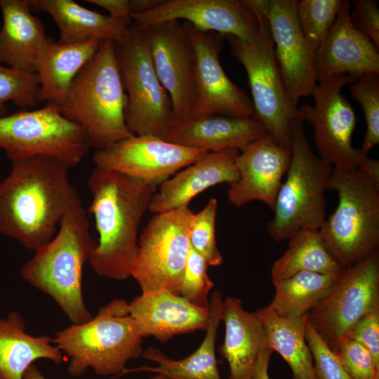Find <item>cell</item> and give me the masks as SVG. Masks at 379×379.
Listing matches in <instances>:
<instances>
[{"label":"cell","instance_id":"cell-1","mask_svg":"<svg viewBox=\"0 0 379 379\" xmlns=\"http://www.w3.org/2000/svg\"><path fill=\"white\" fill-rule=\"evenodd\" d=\"M11 163L10 173L0 182V234L36 251L82 201L69 180V168L58 159L35 156Z\"/></svg>","mask_w":379,"mask_h":379},{"label":"cell","instance_id":"cell-2","mask_svg":"<svg viewBox=\"0 0 379 379\" xmlns=\"http://www.w3.org/2000/svg\"><path fill=\"white\" fill-rule=\"evenodd\" d=\"M86 184L98 234L88 262L100 277L125 280L131 277L141 220L159 185L98 166Z\"/></svg>","mask_w":379,"mask_h":379},{"label":"cell","instance_id":"cell-3","mask_svg":"<svg viewBox=\"0 0 379 379\" xmlns=\"http://www.w3.org/2000/svg\"><path fill=\"white\" fill-rule=\"evenodd\" d=\"M89 228L81 202L65 214L53 238L20 270L23 279L51 296L73 324L93 317L82 293L83 267L96 244Z\"/></svg>","mask_w":379,"mask_h":379},{"label":"cell","instance_id":"cell-4","mask_svg":"<svg viewBox=\"0 0 379 379\" xmlns=\"http://www.w3.org/2000/svg\"><path fill=\"white\" fill-rule=\"evenodd\" d=\"M126 106L114 42L103 40L74 79L60 112L84 129L91 147L102 151L135 135L126 123Z\"/></svg>","mask_w":379,"mask_h":379},{"label":"cell","instance_id":"cell-5","mask_svg":"<svg viewBox=\"0 0 379 379\" xmlns=\"http://www.w3.org/2000/svg\"><path fill=\"white\" fill-rule=\"evenodd\" d=\"M142 338L128 302L115 299L88 321L58 331L53 343L69 358L72 376L79 377L88 368L107 376L121 375L129 361L142 356Z\"/></svg>","mask_w":379,"mask_h":379},{"label":"cell","instance_id":"cell-6","mask_svg":"<svg viewBox=\"0 0 379 379\" xmlns=\"http://www.w3.org/2000/svg\"><path fill=\"white\" fill-rule=\"evenodd\" d=\"M327 189L337 192L338 204L319 231L345 268L379 247V183L359 168H333Z\"/></svg>","mask_w":379,"mask_h":379},{"label":"cell","instance_id":"cell-7","mask_svg":"<svg viewBox=\"0 0 379 379\" xmlns=\"http://www.w3.org/2000/svg\"><path fill=\"white\" fill-rule=\"evenodd\" d=\"M290 150L286 179L267 226L269 236L277 242L288 240L302 230H319L326 219V192L333 168L313 152L301 119L293 126Z\"/></svg>","mask_w":379,"mask_h":379},{"label":"cell","instance_id":"cell-8","mask_svg":"<svg viewBox=\"0 0 379 379\" xmlns=\"http://www.w3.org/2000/svg\"><path fill=\"white\" fill-rule=\"evenodd\" d=\"M255 15L258 31L253 40L241 41L227 36L232 55L242 64L251 90L255 118L278 144L290 149L292 128L301 119L291 101L279 71L268 22L254 0H241Z\"/></svg>","mask_w":379,"mask_h":379},{"label":"cell","instance_id":"cell-9","mask_svg":"<svg viewBox=\"0 0 379 379\" xmlns=\"http://www.w3.org/2000/svg\"><path fill=\"white\" fill-rule=\"evenodd\" d=\"M354 79L348 74H338L318 83L311 94L314 105L305 104L298 108L300 117L312 126L319 158L338 169L359 168L379 183L378 160L370 158L352 144L356 115L341 92Z\"/></svg>","mask_w":379,"mask_h":379},{"label":"cell","instance_id":"cell-10","mask_svg":"<svg viewBox=\"0 0 379 379\" xmlns=\"http://www.w3.org/2000/svg\"><path fill=\"white\" fill-rule=\"evenodd\" d=\"M91 147L84 129L54 105L0 117V149L11 162L47 156L70 168L81 162Z\"/></svg>","mask_w":379,"mask_h":379},{"label":"cell","instance_id":"cell-11","mask_svg":"<svg viewBox=\"0 0 379 379\" xmlns=\"http://www.w3.org/2000/svg\"><path fill=\"white\" fill-rule=\"evenodd\" d=\"M114 44L126 95L128 128L135 135L165 140L174 124L172 102L156 73L141 29L132 23L128 34Z\"/></svg>","mask_w":379,"mask_h":379},{"label":"cell","instance_id":"cell-12","mask_svg":"<svg viewBox=\"0 0 379 379\" xmlns=\"http://www.w3.org/2000/svg\"><path fill=\"white\" fill-rule=\"evenodd\" d=\"M194 213L185 206L154 214L147 222L131 266V277L142 293L166 291L178 295Z\"/></svg>","mask_w":379,"mask_h":379},{"label":"cell","instance_id":"cell-13","mask_svg":"<svg viewBox=\"0 0 379 379\" xmlns=\"http://www.w3.org/2000/svg\"><path fill=\"white\" fill-rule=\"evenodd\" d=\"M379 307V248L344 268L307 321L334 352L353 326Z\"/></svg>","mask_w":379,"mask_h":379},{"label":"cell","instance_id":"cell-14","mask_svg":"<svg viewBox=\"0 0 379 379\" xmlns=\"http://www.w3.org/2000/svg\"><path fill=\"white\" fill-rule=\"evenodd\" d=\"M138 28L156 73L170 95L173 124L190 118L196 102V56L183 24L171 20Z\"/></svg>","mask_w":379,"mask_h":379},{"label":"cell","instance_id":"cell-15","mask_svg":"<svg viewBox=\"0 0 379 379\" xmlns=\"http://www.w3.org/2000/svg\"><path fill=\"white\" fill-rule=\"evenodd\" d=\"M265 15L287 94L298 107L317 85L315 54L300 29L296 0H254Z\"/></svg>","mask_w":379,"mask_h":379},{"label":"cell","instance_id":"cell-16","mask_svg":"<svg viewBox=\"0 0 379 379\" xmlns=\"http://www.w3.org/2000/svg\"><path fill=\"white\" fill-rule=\"evenodd\" d=\"M196 56V102L192 117H255L251 98L227 77L220 62L225 36L182 22Z\"/></svg>","mask_w":379,"mask_h":379},{"label":"cell","instance_id":"cell-17","mask_svg":"<svg viewBox=\"0 0 379 379\" xmlns=\"http://www.w3.org/2000/svg\"><path fill=\"white\" fill-rule=\"evenodd\" d=\"M208 152L152 135H133L108 149L95 151V166L120 172L158 185Z\"/></svg>","mask_w":379,"mask_h":379},{"label":"cell","instance_id":"cell-18","mask_svg":"<svg viewBox=\"0 0 379 379\" xmlns=\"http://www.w3.org/2000/svg\"><path fill=\"white\" fill-rule=\"evenodd\" d=\"M131 18L140 28L182 20L199 31L246 42L253 40L258 31L255 15L239 0H166L147 12L131 13Z\"/></svg>","mask_w":379,"mask_h":379},{"label":"cell","instance_id":"cell-19","mask_svg":"<svg viewBox=\"0 0 379 379\" xmlns=\"http://www.w3.org/2000/svg\"><path fill=\"white\" fill-rule=\"evenodd\" d=\"M291 157L290 149L267 133L249 144L237 157L239 179L229 184L228 201L236 207L258 201L273 211Z\"/></svg>","mask_w":379,"mask_h":379},{"label":"cell","instance_id":"cell-20","mask_svg":"<svg viewBox=\"0 0 379 379\" xmlns=\"http://www.w3.org/2000/svg\"><path fill=\"white\" fill-rule=\"evenodd\" d=\"M351 3L343 0L337 18L324 44L315 53L317 83L338 74L355 78L379 73V53L350 19Z\"/></svg>","mask_w":379,"mask_h":379},{"label":"cell","instance_id":"cell-21","mask_svg":"<svg viewBox=\"0 0 379 379\" xmlns=\"http://www.w3.org/2000/svg\"><path fill=\"white\" fill-rule=\"evenodd\" d=\"M128 311L143 338L163 343L177 335L206 331L210 321L209 308L166 291L142 293L128 302Z\"/></svg>","mask_w":379,"mask_h":379},{"label":"cell","instance_id":"cell-22","mask_svg":"<svg viewBox=\"0 0 379 379\" xmlns=\"http://www.w3.org/2000/svg\"><path fill=\"white\" fill-rule=\"evenodd\" d=\"M239 152L237 149L208 152L159 184L148 211L157 214L188 206L194 197L209 187L237 181L236 159Z\"/></svg>","mask_w":379,"mask_h":379},{"label":"cell","instance_id":"cell-23","mask_svg":"<svg viewBox=\"0 0 379 379\" xmlns=\"http://www.w3.org/2000/svg\"><path fill=\"white\" fill-rule=\"evenodd\" d=\"M266 133L264 125L255 117L208 114L173 124L165 140L207 152L241 151Z\"/></svg>","mask_w":379,"mask_h":379},{"label":"cell","instance_id":"cell-24","mask_svg":"<svg viewBox=\"0 0 379 379\" xmlns=\"http://www.w3.org/2000/svg\"><path fill=\"white\" fill-rule=\"evenodd\" d=\"M0 60L10 67L37 73L51 41L29 0H0Z\"/></svg>","mask_w":379,"mask_h":379},{"label":"cell","instance_id":"cell-25","mask_svg":"<svg viewBox=\"0 0 379 379\" xmlns=\"http://www.w3.org/2000/svg\"><path fill=\"white\" fill-rule=\"evenodd\" d=\"M222 321L225 333L219 351L228 364L229 379H253L259 357L270 345L260 317L246 311L239 298L227 297Z\"/></svg>","mask_w":379,"mask_h":379},{"label":"cell","instance_id":"cell-26","mask_svg":"<svg viewBox=\"0 0 379 379\" xmlns=\"http://www.w3.org/2000/svg\"><path fill=\"white\" fill-rule=\"evenodd\" d=\"M32 11L51 15L60 32L58 41L73 44L86 41L122 40L131 25L83 7L72 0H29Z\"/></svg>","mask_w":379,"mask_h":379},{"label":"cell","instance_id":"cell-27","mask_svg":"<svg viewBox=\"0 0 379 379\" xmlns=\"http://www.w3.org/2000/svg\"><path fill=\"white\" fill-rule=\"evenodd\" d=\"M223 298L215 291L209 300L210 321L205 337L196 351L182 359H172L155 347H149L142 357L158 364L156 367L144 366L126 370L129 372L144 371L161 374L168 379H221L215 354V341L222 321Z\"/></svg>","mask_w":379,"mask_h":379},{"label":"cell","instance_id":"cell-28","mask_svg":"<svg viewBox=\"0 0 379 379\" xmlns=\"http://www.w3.org/2000/svg\"><path fill=\"white\" fill-rule=\"evenodd\" d=\"M100 43L62 44L51 39L37 72L41 102L64 107L74 79L94 56Z\"/></svg>","mask_w":379,"mask_h":379},{"label":"cell","instance_id":"cell-29","mask_svg":"<svg viewBox=\"0 0 379 379\" xmlns=\"http://www.w3.org/2000/svg\"><path fill=\"white\" fill-rule=\"evenodd\" d=\"M25 329L18 312L0 319V375L4 379H23L26 370L38 359H49L56 365L64 360L62 352L52 345L53 338L33 336Z\"/></svg>","mask_w":379,"mask_h":379},{"label":"cell","instance_id":"cell-30","mask_svg":"<svg viewBox=\"0 0 379 379\" xmlns=\"http://www.w3.org/2000/svg\"><path fill=\"white\" fill-rule=\"evenodd\" d=\"M265 328L270 345L289 366L292 379H318L305 338L307 315L285 318L268 306L255 312Z\"/></svg>","mask_w":379,"mask_h":379},{"label":"cell","instance_id":"cell-31","mask_svg":"<svg viewBox=\"0 0 379 379\" xmlns=\"http://www.w3.org/2000/svg\"><path fill=\"white\" fill-rule=\"evenodd\" d=\"M343 270L327 250L319 230H302L288 239L287 249L274 262L272 281L302 271L339 277Z\"/></svg>","mask_w":379,"mask_h":379},{"label":"cell","instance_id":"cell-32","mask_svg":"<svg viewBox=\"0 0 379 379\" xmlns=\"http://www.w3.org/2000/svg\"><path fill=\"white\" fill-rule=\"evenodd\" d=\"M338 277L302 271L272 281L274 295L267 305L285 318L307 315L331 291Z\"/></svg>","mask_w":379,"mask_h":379},{"label":"cell","instance_id":"cell-33","mask_svg":"<svg viewBox=\"0 0 379 379\" xmlns=\"http://www.w3.org/2000/svg\"><path fill=\"white\" fill-rule=\"evenodd\" d=\"M342 0L297 1L302 32L314 54L324 44L339 11Z\"/></svg>","mask_w":379,"mask_h":379},{"label":"cell","instance_id":"cell-34","mask_svg":"<svg viewBox=\"0 0 379 379\" xmlns=\"http://www.w3.org/2000/svg\"><path fill=\"white\" fill-rule=\"evenodd\" d=\"M39 92L37 73L6 67L0 60V117L5 115L7 101H11L21 110L36 109L41 102Z\"/></svg>","mask_w":379,"mask_h":379},{"label":"cell","instance_id":"cell-35","mask_svg":"<svg viewBox=\"0 0 379 379\" xmlns=\"http://www.w3.org/2000/svg\"><path fill=\"white\" fill-rule=\"evenodd\" d=\"M350 91L364 113L366 130L361 149L368 154L379 144V73L355 78L350 85Z\"/></svg>","mask_w":379,"mask_h":379},{"label":"cell","instance_id":"cell-36","mask_svg":"<svg viewBox=\"0 0 379 379\" xmlns=\"http://www.w3.org/2000/svg\"><path fill=\"white\" fill-rule=\"evenodd\" d=\"M218 201L211 198L206 206L194 213L190 233V244L209 266H218L223 259L215 239V220Z\"/></svg>","mask_w":379,"mask_h":379},{"label":"cell","instance_id":"cell-37","mask_svg":"<svg viewBox=\"0 0 379 379\" xmlns=\"http://www.w3.org/2000/svg\"><path fill=\"white\" fill-rule=\"evenodd\" d=\"M208 267L206 260L190 246L178 292L190 303L205 308H209L208 293L214 286L208 275Z\"/></svg>","mask_w":379,"mask_h":379},{"label":"cell","instance_id":"cell-38","mask_svg":"<svg viewBox=\"0 0 379 379\" xmlns=\"http://www.w3.org/2000/svg\"><path fill=\"white\" fill-rule=\"evenodd\" d=\"M305 338L311 351L318 379H353L336 354L331 350L307 321Z\"/></svg>","mask_w":379,"mask_h":379},{"label":"cell","instance_id":"cell-39","mask_svg":"<svg viewBox=\"0 0 379 379\" xmlns=\"http://www.w3.org/2000/svg\"><path fill=\"white\" fill-rule=\"evenodd\" d=\"M335 353L353 379H379V369L370 352L356 340L343 339Z\"/></svg>","mask_w":379,"mask_h":379},{"label":"cell","instance_id":"cell-40","mask_svg":"<svg viewBox=\"0 0 379 379\" xmlns=\"http://www.w3.org/2000/svg\"><path fill=\"white\" fill-rule=\"evenodd\" d=\"M345 338L354 340L366 347L379 369V307L359 319Z\"/></svg>","mask_w":379,"mask_h":379},{"label":"cell","instance_id":"cell-41","mask_svg":"<svg viewBox=\"0 0 379 379\" xmlns=\"http://www.w3.org/2000/svg\"><path fill=\"white\" fill-rule=\"evenodd\" d=\"M350 19L354 27L379 50V8L373 0H354Z\"/></svg>","mask_w":379,"mask_h":379},{"label":"cell","instance_id":"cell-42","mask_svg":"<svg viewBox=\"0 0 379 379\" xmlns=\"http://www.w3.org/2000/svg\"><path fill=\"white\" fill-rule=\"evenodd\" d=\"M88 3L107 10L109 15L132 25L129 0H86Z\"/></svg>","mask_w":379,"mask_h":379},{"label":"cell","instance_id":"cell-43","mask_svg":"<svg viewBox=\"0 0 379 379\" xmlns=\"http://www.w3.org/2000/svg\"><path fill=\"white\" fill-rule=\"evenodd\" d=\"M274 351L270 345L266 347L262 352L257 362L253 379H270L269 366L270 357Z\"/></svg>","mask_w":379,"mask_h":379},{"label":"cell","instance_id":"cell-44","mask_svg":"<svg viewBox=\"0 0 379 379\" xmlns=\"http://www.w3.org/2000/svg\"><path fill=\"white\" fill-rule=\"evenodd\" d=\"M162 1L163 0H129L131 12L142 13L154 8Z\"/></svg>","mask_w":379,"mask_h":379},{"label":"cell","instance_id":"cell-45","mask_svg":"<svg viewBox=\"0 0 379 379\" xmlns=\"http://www.w3.org/2000/svg\"><path fill=\"white\" fill-rule=\"evenodd\" d=\"M23 379H47L40 372L39 368L33 364L28 367L24 373ZM151 379H168L166 376L161 374H156Z\"/></svg>","mask_w":379,"mask_h":379},{"label":"cell","instance_id":"cell-46","mask_svg":"<svg viewBox=\"0 0 379 379\" xmlns=\"http://www.w3.org/2000/svg\"><path fill=\"white\" fill-rule=\"evenodd\" d=\"M0 379H4V378L0 375Z\"/></svg>","mask_w":379,"mask_h":379}]
</instances>
